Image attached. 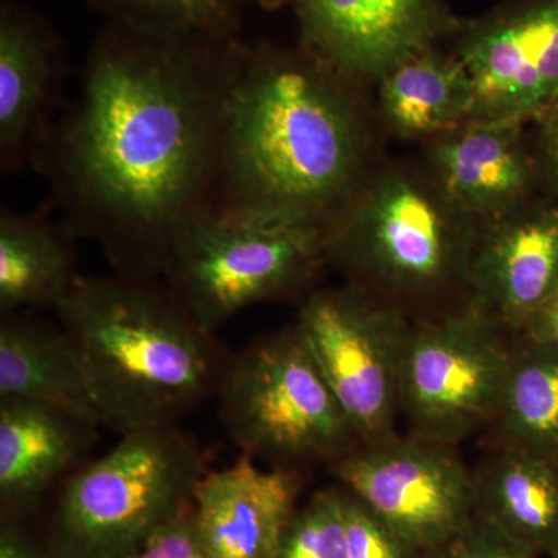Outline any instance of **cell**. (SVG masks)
<instances>
[{
    "instance_id": "28",
    "label": "cell",
    "mask_w": 558,
    "mask_h": 558,
    "mask_svg": "<svg viewBox=\"0 0 558 558\" xmlns=\"http://www.w3.org/2000/svg\"><path fill=\"white\" fill-rule=\"evenodd\" d=\"M531 123L535 124L532 153L537 165L539 186L558 201V100Z\"/></svg>"
},
{
    "instance_id": "25",
    "label": "cell",
    "mask_w": 558,
    "mask_h": 558,
    "mask_svg": "<svg viewBox=\"0 0 558 558\" xmlns=\"http://www.w3.org/2000/svg\"><path fill=\"white\" fill-rule=\"evenodd\" d=\"M343 490L347 558H424V550L403 538L347 488Z\"/></svg>"
},
{
    "instance_id": "32",
    "label": "cell",
    "mask_w": 558,
    "mask_h": 558,
    "mask_svg": "<svg viewBox=\"0 0 558 558\" xmlns=\"http://www.w3.org/2000/svg\"><path fill=\"white\" fill-rule=\"evenodd\" d=\"M424 558H453L449 553V549L440 548L435 550H429V553L425 554Z\"/></svg>"
},
{
    "instance_id": "18",
    "label": "cell",
    "mask_w": 558,
    "mask_h": 558,
    "mask_svg": "<svg viewBox=\"0 0 558 558\" xmlns=\"http://www.w3.org/2000/svg\"><path fill=\"white\" fill-rule=\"evenodd\" d=\"M475 476L476 515L542 558H558V458L497 447Z\"/></svg>"
},
{
    "instance_id": "22",
    "label": "cell",
    "mask_w": 558,
    "mask_h": 558,
    "mask_svg": "<svg viewBox=\"0 0 558 558\" xmlns=\"http://www.w3.org/2000/svg\"><path fill=\"white\" fill-rule=\"evenodd\" d=\"M494 427L499 447L558 458V348L519 337Z\"/></svg>"
},
{
    "instance_id": "27",
    "label": "cell",
    "mask_w": 558,
    "mask_h": 558,
    "mask_svg": "<svg viewBox=\"0 0 558 558\" xmlns=\"http://www.w3.org/2000/svg\"><path fill=\"white\" fill-rule=\"evenodd\" d=\"M447 549L453 558H542L476 513Z\"/></svg>"
},
{
    "instance_id": "12",
    "label": "cell",
    "mask_w": 558,
    "mask_h": 558,
    "mask_svg": "<svg viewBox=\"0 0 558 558\" xmlns=\"http://www.w3.org/2000/svg\"><path fill=\"white\" fill-rule=\"evenodd\" d=\"M300 47L366 87L433 49L459 22L446 0H293Z\"/></svg>"
},
{
    "instance_id": "15",
    "label": "cell",
    "mask_w": 558,
    "mask_h": 558,
    "mask_svg": "<svg viewBox=\"0 0 558 558\" xmlns=\"http://www.w3.org/2000/svg\"><path fill=\"white\" fill-rule=\"evenodd\" d=\"M524 124L470 120L428 142L429 172L481 223L526 207L539 186Z\"/></svg>"
},
{
    "instance_id": "5",
    "label": "cell",
    "mask_w": 558,
    "mask_h": 558,
    "mask_svg": "<svg viewBox=\"0 0 558 558\" xmlns=\"http://www.w3.org/2000/svg\"><path fill=\"white\" fill-rule=\"evenodd\" d=\"M199 444L180 427L123 433L60 487L53 558H130L194 501L207 473Z\"/></svg>"
},
{
    "instance_id": "16",
    "label": "cell",
    "mask_w": 558,
    "mask_h": 558,
    "mask_svg": "<svg viewBox=\"0 0 558 558\" xmlns=\"http://www.w3.org/2000/svg\"><path fill=\"white\" fill-rule=\"evenodd\" d=\"M301 486L296 470L260 468L244 454L230 468L205 473L194 509L208 558L277 557Z\"/></svg>"
},
{
    "instance_id": "4",
    "label": "cell",
    "mask_w": 558,
    "mask_h": 558,
    "mask_svg": "<svg viewBox=\"0 0 558 558\" xmlns=\"http://www.w3.org/2000/svg\"><path fill=\"white\" fill-rule=\"evenodd\" d=\"M480 227L427 165L391 163L371 168L323 231V247L349 286L409 314L468 300Z\"/></svg>"
},
{
    "instance_id": "24",
    "label": "cell",
    "mask_w": 558,
    "mask_h": 558,
    "mask_svg": "<svg viewBox=\"0 0 558 558\" xmlns=\"http://www.w3.org/2000/svg\"><path fill=\"white\" fill-rule=\"evenodd\" d=\"M275 558H347L341 487L323 488L295 510Z\"/></svg>"
},
{
    "instance_id": "10",
    "label": "cell",
    "mask_w": 558,
    "mask_h": 558,
    "mask_svg": "<svg viewBox=\"0 0 558 558\" xmlns=\"http://www.w3.org/2000/svg\"><path fill=\"white\" fill-rule=\"evenodd\" d=\"M330 472L424 553L449 546L475 517V476L449 447L396 436L359 446Z\"/></svg>"
},
{
    "instance_id": "9",
    "label": "cell",
    "mask_w": 558,
    "mask_h": 558,
    "mask_svg": "<svg viewBox=\"0 0 558 558\" xmlns=\"http://www.w3.org/2000/svg\"><path fill=\"white\" fill-rule=\"evenodd\" d=\"M295 325L360 446L396 438L411 326L405 312L347 284L307 293Z\"/></svg>"
},
{
    "instance_id": "6",
    "label": "cell",
    "mask_w": 558,
    "mask_h": 558,
    "mask_svg": "<svg viewBox=\"0 0 558 558\" xmlns=\"http://www.w3.org/2000/svg\"><path fill=\"white\" fill-rule=\"evenodd\" d=\"M216 398L231 442L270 468L332 464L360 446L296 325L231 355Z\"/></svg>"
},
{
    "instance_id": "3",
    "label": "cell",
    "mask_w": 558,
    "mask_h": 558,
    "mask_svg": "<svg viewBox=\"0 0 558 558\" xmlns=\"http://www.w3.org/2000/svg\"><path fill=\"white\" fill-rule=\"evenodd\" d=\"M106 427H180L216 398L231 352L160 278L81 275L54 310Z\"/></svg>"
},
{
    "instance_id": "23",
    "label": "cell",
    "mask_w": 558,
    "mask_h": 558,
    "mask_svg": "<svg viewBox=\"0 0 558 558\" xmlns=\"http://www.w3.org/2000/svg\"><path fill=\"white\" fill-rule=\"evenodd\" d=\"M109 22L150 31L240 35L244 0H87Z\"/></svg>"
},
{
    "instance_id": "21",
    "label": "cell",
    "mask_w": 558,
    "mask_h": 558,
    "mask_svg": "<svg viewBox=\"0 0 558 558\" xmlns=\"http://www.w3.org/2000/svg\"><path fill=\"white\" fill-rule=\"evenodd\" d=\"M72 231L43 213L0 209V312L57 310L81 275Z\"/></svg>"
},
{
    "instance_id": "29",
    "label": "cell",
    "mask_w": 558,
    "mask_h": 558,
    "mask_svg": "<svg viewBox=\"0 0 558 558\" xmlns=\"http://www.w3.org/2000/svg\"><path fill=\"white\" fill-rule=\"evenodd\" d=\"M519 337L532 343L558 348V292L529 318Z\"/></svg>"
},
{
    "instance_id": "7",
    "label": "cell",
    "mask_w": 558,
    "mask_h": 558,
    "mask_svg": "<svg viewBox=\"0 0 558 558\" xmlns=\"http://www.w3.org/2000/svg\"><path fill=\"white\" fill-rule=\"evenodd\" d=\"M325 266L323 230L216 207L180 236L161 279L191 317L216 333L250 306L303 292Z\"/></svg>"
},
{
    "instance_id": "17",
    "label": "cell",
    "mask_w": 558,
    "mask_h": 558,
    "mask_svg": "<svg viewBox=\"0 0 558 558\" xmlns=\"http://www.w3.org/2000/svg\"><path fill=\"white\" fill-rule=\"evenodd\" d=\"M97 424L36 400L0 398V505L20 520L86 464Z\"/></svg>"
},
{
    "instance_id": "14",
    "label": "cell",
    "mask_w": 558,
    "mask_h": 558,
    "mask_svg": "<svg viewBox=\"0 0 558 558\" xmlns=\"http://www.w3.org/2000/svg\"><path fill=\"white\" fill-rule=\"evenodd\" d=\"M64 54L39 14L14 0L0 9V168L35 170L57 124Z\"/></svg>"
},
{
    "instance_id": "20",
    "label": "cell",
    "mask_w": 558,
    "mask_h": 558,
    "mask_svg": "<svg viewBox=\"0 0 558 558\" xmlns=\"http://www.w3.org/2000/svg\"><path fill=\"white\" fill-rule=\"evenodd\" d=\"M377 110L403 140L439 137L475 116L476 90L457 54L428 49L392 69L376 84Z\"/></svg>"
},
{
    "instance_id": "8",
    "label": "cell",
    "mask_w": 558,
    "mask_h": 558,
    "mask_svg": "<svg viewBox=\"0 0 558 558\" xmlns=\"http://www.w3.org/2000/svg\"><path fill=\"white\" fill-rule=\"evenodd\" d=\"M519 336L469 303L411 323L402 371L400 414L411 438L451 447L494 425Z\"/></svg>"
},
{
    "instance_id": "11",
    "label": "cell",
    "mask_w": 558,
    "mask_h": 558,
    "mask_svg": "<svg viewBox=\"0 0 558 558\" xmlns=\"http://www.w3.org/2000/svg\"><path fill=\"white\" fill-rule=\"evenodd\" d=\"M454 33L475 84L472 120L531 123L558 100V0H517Z\"/></svg>"
},
{
    "instance_id": "31",
    "label": "cell",
    "mask_w": 558,
    "mask_h": 558,
    "mask_svg": "<svg viewBox=\"0 0 558 558\" xmlns=\"http://www.w3.org/2000/svg\"><path fill=\"white\" fill-rule=\"evenodd\" d=\"M244 2L256 3V5L264 10H278L289 5L293 0H244Z\"/></svg>"
},
{
    "instance_id": "1",
    "label": "cell",
    "mask_w": 558,
    "mask_h": 558,
    "mask_svg": "<svg viewBox=\"0 0 558 558\" xmlns=\"http://www.w3.org/2000/svg\"><path fill=\"white\" fill-rule=\"evenodd\" d=\"M241 35L108 22L35 171L73 236L112 271L160 278L191 223L219 207L223 121Z\"/></svg>"
},
{
    "instance_id": "13",
    "label": "cell",
    "mask_w": 558,
    "mask_h": 558,
    "mask_svg": "<svg viewBox=\"0 0 558 558\" xmlns=\"http://www.w3.org/2000/svg\"><path fill=\"white\" fill-rule=\"evenodd\" d=\"M558 292V205H531L481 223L468 301L502 329H521Z\"/></svg>"
},
{
    "instance_id": "2",
    "label": "cell",
    "mask_w": 558,
    "mask_h": 558,
    "mask_svg": "<svg viewBox=\"0 0 558 558\" xmlns=\"http://www.w3.org/2000/svg\"><path fill=\"white\" fill-rule=\"evenodd\" d=\"M363 89L303 47L245 44L227 97L219 207L325 231L373 168Z\"/></svg>"
},
{
    "instance_id": "26",
    "label": "cell",
    "mask_w": 558,
    "mask_h": 558,
    "mask_svg": "<svg viewBox=\"0 0 558 558\" xmlns=\"http://www.w3.org/2000/svg\"><path fill=\"white\" fill-rule=\"evenodd\" d=\"M130 558H208L197 524L194 501Z\"/></svg>"
},
{
    "instance_id": "19",
    "label": "cell",
    "mask_w": 558,
    "mask_h": 558,
    "mask_svg": "<svg viewBox=\"0 0 558 558\" xmlns=\"http://www.w3.org/2000/svg\"><path fill=\"white\" fill-rule=\"evenodd\" d=\"M0 398L36 400L105 425L64 330L20 312L0 322Z\"/></svg>"
},
{
    "instance_id": "30",
    "label": "cell",
    "mask_w": 558,
    "mask_h": 558,
    "mask_svg": "<svg viewBox=\"0 0 558 558\" xmlns=\"http://www.w3.org/2000/svg\"><path fill=\"white\" fill-rule=\"evenodd\" d=\"M0 558H53L50 549L44 553L27 532L21 527L20 520L2 519L0 527Z\"/></svg>"
}]
</instances>
